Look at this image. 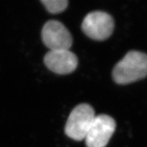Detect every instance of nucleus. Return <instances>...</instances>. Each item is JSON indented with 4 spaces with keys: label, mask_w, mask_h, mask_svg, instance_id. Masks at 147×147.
Here are the masks:
<instances>
[{
    "label": "nucleus",
    "mask_w": 147,
    "mask_h": 147,
    "mask_svg": "<svg viewBox=\"0 0 147 147\" xmlns=\"http://www.w3.org/2000/svg\"><path fill=\"white\" fill-rule=\"evenodd\" d=\"M147 76V55L131 51L114 67L113 77L119 84H128Z\"/></svg>",
    "instance_id": "1"
},
{
    "label": "nucleus",
    "mask_w": 147,
    "mask_h": 147,
    "mask_svg": "<svg viewBox=\"0 0 147 147\" xmlns=\"http://www.w3.org/2000/svg\"><path fill=\"white\" fill-rule=\"evenodd\" d=\"M95 117V111L87 104H79L71 112L65 127V133L76 141L84 140Z\"/></svg>",
    "instance_id": "2"
},
{
    "label": "nucleus",
    "mask_w": 147,
    "mask_h": 147,
    "mask_svg": "<svg viewBox=\"0 0 147 147\" xmlns=\"http://www.w3.org/2000/svg\"><path fill=\"white\" fill-rule=\"evenodd\" d=\"M114 20L108 13L101 11L90 12L82 23L83 32L91 39L105 40L111 36L114 30Z\"/></svg>",
    "instance_id": "3"
},
{
    "label": "nucleus",
    "mask_w": 147,
    "mask_h": 147,
    "mask_svg": "<svg viewBox=\"0 0 147 147\" xmlns=\"http://www.w3.org/2000/svg\"><path fill=\"white\" fill-rule=\"evenodd\" d=\"M116 129V122L110 116H95L85 138L87 147H106Z\"/></svg>",
    "instance_id": "4"
},
{
    "label": "nucleus",
    "mask_w": 147,
    "mask_h": 147,
    "mask_svg": "<svg viewBox=\"0 0 147 147\" xmlns=\"http://www.w3.org/2000/svg\"><path fill=\"white\" fill-rule=\"evenodd\" d=\"M43 43L50 51L69 50L72 45L70 33L59 21H48L42 30Z\"/></svg>",
    "instance_id": "5"
},
{
    "label": "nucleus",
    "mask_w": 147,
    "mask_h": 147,
    "mask_svg": "<svg viewBox=\"0 0 147 147\" xmlns=\"http://www.w3.org/2000/svg\"><path fill=\"white\" fill-rule=\"evenodd\" d=\"M44 61L48 68L58 74L73 72L78 65V58L69 50L50 51L46 54Z\"/></svg>",
    "instance_id": "6"
},
{
    "label": "nucleus",
    "mask_w": 147,
    "mask_h": 147,
    "mask_svg": "<svg viewBox=\"0 0 147 147\" xmlns=\"http://www.w3.org/2000/svg\"><path fill=\"white\" fill-rule=\"evenodd\" d=\"M47 10L50 13L58 14L67 8L68 1L67 0H42Z\"/></svg>",
    "instance_id": "7"
}]
</instances>
